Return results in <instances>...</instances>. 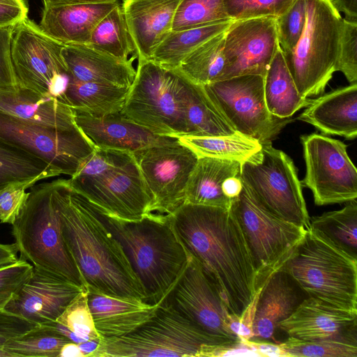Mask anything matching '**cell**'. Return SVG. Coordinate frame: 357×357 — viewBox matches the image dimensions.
I'll return each instance as SVG.
<instances>
[{
	"label": "cell",
	"instance_id": "cell-30",
	"mask_svg": "<svg viewBox=\"0 0 357 357\" xmlns=\"http://www.w3.org/2000/svg\"><path fill=\"white\" fill-rule=\"evenodd\" d=\"M183 103L185 135L225 136L237 132L209 98L204 86L186 77L183 82Z\"/></svg>",
	"mask_w": 357,
	"mask_h": 357
},
{
	"label": "cell",
	"instance_id": "cell-36",
	"mask_svg": "<svg viewBox=\"0 0 357 357\" xmlns=\"http://www.w3.org/2000/svg\"><path fill=\"white\" fill-rule=\"evenodd\" d=\"M86 45L120 60L126 61L130 55L135 54L121 5L114 8L98 22Z\"/></svg>",
	"mask_w": 357,
	"mask_h": 357
},
{
	"label": "cell",
	"instance_id": "cell-22",
	"mask_svg": "<svg viewBox=\"0 0 357 357\" xmlns=\"http://www.w3.org/2000/svg\"><path fill=\"white\" fill-rule=\"evenodd\" d=\"M241 165L234 160L198 157L188 181L185 203L229 208L243 187Z\"/></svg>",
	"mask_w": 357,
	"mask_h": 357
},
{
	"label": "cell",
	"instance_id": "cell-35",
	"mask_svg": "<svg viewBox=\"0 0 357 357\" xmlns=\"http://www.w3.org/2000/svg\"><path fill=\"white\" fill-rule=\"evenodd\" d=\"M178 141L198 157H212L242 162L261 149L258 141L236 132L225 136L180 135Z\"/></svg>",
	"mask_w": 357,
	"mask_h": 357
},
{
	"label": "cell",
	"instance_id": "cell-54",
	"mask_svg": "<svg viewBox=\"0 0 357 357\" xmlns=\"http://www.w3.org/2000/svg\"><path fill=\"white\" fill-rule=\"evenodd\" d=\"M101 338L91 339L78 344L83 357H92L98 349Z\"/></svg>",
	"mask_w": 357,
	"mask_h": 357
},
{
	"label": "cell",
	"instance_id": "cell-40",
	"mask_svg": "<svg viewBox=\"0 0 357 357\" xmlns=\"http://www.w3.org/2000/svg\"><path fill=\"white\" fill-rule=\"evenodd\" d=\"M280 345L288 356L357 357V336L314 340L288 337Z\"/></svg>",
	"mask_w": 357,
	"mask_h": 357
},
{
	"label": "cell",
	"instance_id": "cell-49",
	"mask_svg": "<svg viewBox=\"0 0 357 357\" xmlns=\"http://www.w3.org/2000/svg\"><path fill=\"white\" fill-rule=\"evenodd\" d=\"M26 0H0V29L15 28L28 18Z\"/></svg>",
	"mask_w": 357,
	"mask_h": 357
},
{
	"label": "cell",
	"instance_id": "cell-9",
	"mask_svg": "<svg viewBox=\"0 0 357 357\" xmlns=\"http://www.w3.org/2000/svg\"><path fill=\"white\" fill-rule=\"evenodd\" d=\"M240 178L264 208L307 229L310 217L297 169L290 157L273 147L271 141L261 143L260 150L241 162Z\"/></svg>",
	"mask_w": 357,
	"mask_h": 357
},
{
	"label": "cell",
	"instance_id": "cell-48",
	"mask_svg": "<svg viewBox=\"0 0 357 357\" xmlns=\"http://www.w3.org/2000/svg\"><path fill=\"white\" fill-rule=\"evenodd\" d=\"M14 29H0V89H15L19 86L11 59Z\"/></svg>",
	"mask_w": 357,
	"mask_h": 357
},
{
	"label": "cell",
	"instance_id": "cell-34",
	"mask_svg": "<svg viewBox=\"0 0 357 357\" xmlns=\"http://www.w3.org/2000/svg\"><path fill=\"white\" fill-rule=\"evenodd\" d=\"M323 213L310 220L308 229L357 259V202Z\"/></svg>",
	"mask_w": 357,
	"mask_h": 357
},
{
	"label": "cell",
	"instance_id": "cell-21",
	"mask_svg": "<svg viewBox=\"0 0 357 357\" xmlns=\"http://www.w3.org/2000/svg\"><path fill=\"white\" fill-rule=\"evenodd\" d=\"M74 112L78 128L98 149L135 153L149 146L169 142L177 137L156 135L121 112L100 116Z\"/></svg>",
	"mask_w": 357,
	"mask_h": 357
},
{
	"label": "cell",
	"instance_id": "cell-6",
	"mask_svg": "<svg viewBox=\"0 0 357 357\" xmlns=\"http://www.w3.org/2000/svg\"><path fill=\"white\" fill-rule=\"evenodd\" d=\"M234 340L203 331L166 298L155 315L133 332L101 338L92 357H199L204 346Z\"/></svg>",
	"mask_w": 357,
	"mask_h": 357
},
{
	"label": "cell",
	"instance_id": "cell-50",
	"mask_svg": "<svg viewBox=\"0 0 357 357\" xmlns=\"http://www.w3.org/2000/svg\"><path fill=\"white\" fill-rule=\"evenodd\" d=\"M35 326L20 316L0 310V347L10 339L24 333Z\"/></svg>",
	"mask_w": 357,
	"mask_h": 357
},
{
	"label": "cell",
	"instance_id": "cell-37",
	"mask_svg": "<svg viewBox=\"0 0 357 357\" xmlns=\"http://www.w3.org/2000/svg\"><path fill=\"white\" fill-rule=\"evenodd\" d=\"M225 31L199 46L182 61L177 70L191 82L202 86L220 80L225 67L223 52Z\"/></svg>",
	"mask_w": 357,
	"mask_h": 357
},
{
	"label": "cell",
	"instance_id": "cell-19",
	"mask_svg": "<svg viewBox=\"0 0 357 357\" xmlns=\"http://www.w3.org/2000/svg\"><path fill=\"white\" fill-rule=\"evenodd\" d=\"M85 287L54 273L33 267L30 278L13 295L3 310L35 325L56 321Z\"/></svg>",
	"mask_w": 357,
	"mask_h": 357
},
{
	"label": "cell",
	"instance_id": "cell-55",
	"mask_svg": "<svg viewBox=\"0 0 357 357\" xmlns=\"http://www.w3.org/2000/svg\"><path fill=\"white\" fill-rule=\"evenodd\" d=\"M58 357H83V355L78 344L68 342L61 347Z\"/></svg>",
	"mask_w": 357,
	"mask_h": 357
},
{
	"label": "cell",
	"instance_id": "cell-38",
	"mask_svg": "<svg viewBox=\"0 0 357 357\" xmlns=\"http://www.w3.org/2000/svg\"><path fill=\"white\" fill-rule=\"evenodd\" d=\"M61 175L42 159L0 142V188L20 181L37 182Z\"/></svg>",
	"mask_w": 357,
	"mask_h": 357
},
{
	"label": "cell",
	"instance_id": "cell-33",
	"mask_svg": "<svg viewBox=\"0 0 357 357\" xmlns=\"http://www.w3.org/2000/svg\"><path fill=\"white\" fill-rule=\"evenodd\" d=\"M233 21L227 20L181 31H171L150 60L162 67L177 69L190 53L210 38L227 31Z\"/></svg>",
	"mask_w": 357,
	"mask_h": 357
},
{
	"label": "cell",
	"instance_id": "cell-24",
	"mask_svg": "<svg viewBox=\"0 0 357 357\" xmlns=\"http://www.w3.org/2000/svg\"><path fill=\"white\" fill-rule=\"evenodd\" d=\"M181 0H123L121 8L138 60H150L170 33Z\"/></svg>",
	"mask_w": 357,
	"mask_h": 357
},
{
	"label": "cell",
	"instance_id": "cell-17",
	"mask_svg": "<svg viewBox=\"0 0 357 357\" xmlns=\"http://www.w3.org/2000/svg\"><path fill=\"white\" fill-rule=\"evenodd\" d=\"M167 298L205 332L231 340L239 339L231 328L237 317L229 312L215 284L191 256Z\"/></svg>",
	"mask_w": 357,
	"mask_h": 357
},
{
	"label": "cell",
	"instance_id": "cell-52",
	"mask_svg": "<svg viewBox=\"0 0 357 357\" xmlns=\"http://www.w3.org/2000/svg\"><path fill=\"white\" fill-rule=\"evenodd\" d=\"M333 6L340 13L345 15V18L357 21V0H331Z\"/></svg>",
	"mask_w": 357,
	"mask_h": 357
},
{
	"label": "cell",
	"instance_id": "cell-25",
	"mask_svg": "<svg viewBox=\"0 0 357 357\" xmlns=\"http://www.w3.org/2000/svg\"><path fill=\"white\" fill-rule=\"evenodd\" d=\"M119 1L52 4L43 3L40 29L64 46L86 45L98 22Z\"/></svg>",
	"mask_w": 357,
	"mask_h": 357
},
{
	"label": "cell",
	"instance_id": "cell-46",
	"mask_svg": "<svg viewBox=\"0 0 357 357\" xmlns=\"http://www.w3.org/2000/svg\"><path fill=\"white\" fill-rule=\"evenodd\" d=\"M34 180L11 182L0 188V222L13 225L24 206Z\"/></svg>",
	"mask_w": 357,
	"mask_h": 357
},
{
	"label": "cell",
	"instance_id": "cell-5",
	"mask_svg": "<svg viewBox=\"0 0 357 357\" xmlns=\"http://www.w3.org/2000/svg\"><path fill=\"white\" fill-rule=\"evenodd\" d=\"M280 268L290 274L309 297L357 312V259L310 229Z\"/></svg>",
	"mask_w": 357,
	"mask_h": 357
},
{
	"label": "cell",
	"instance_id": "cell-23",
	"mask_svg": "<svg viewBox=\"0 0 357 357\" xmlns=\"http://www.w3.org/2000/svg\"><path fill=\"white\" fill-rule=\"evenodd\" d=\"M278 328L288 337L302 340L357 336V312L338 309L308 297L279 324Z\"/></svg>",
	"mask_w": 357,
	"mask_h": 357
},
{
	"label": "cell",
	"instance_id": "cell-27",
	"mask_svg": "<svg viewBox=\"0 0 357 357\" xmlns=\"http://www.w3.org/2000/svg\"><path fill=\"white\" fill-rule=\"evenodd\" d=\"M62 55L69 77L79 82L130 87L136 76L133 54L126 61L114 58L88 45H66Z\"/></svg>",
	"mask_w": 357,
	"mask_h": 357
},
{
	"label": "cell",
	"instance_id": "cell-14",
	"mask_svg": "<svg viewBox=\"0 0 357 357\" xmlns=\"http://www.w3.org/2000/svg\"><path fill=\"white\" fill-rule=\"evenodd\" d=\"M150 199L149 213L170 215L185 203L197 155L178 137L132 153Z\"/></svg>",
	"mask_w": 357,
	"mask_h": 357
},
{
	"label": "cell",
	"instance_id": "cell-1",
	"mask_svg": "<svg viewBox=\"0 0 357 357\" xmlns=\"http://www.w3.org/2000/svg\"><path fill=\"white\" fill-rule=\"evenodd\" d=\"M167 215L188 254L215 284L229 312L240 318L257 295L256 274L230 207L184 203Z\"/></svg>",
	"mask_w": 357,
	"mask_h": 357
},
{
	"label": "cell",
	"instance_id": "cell-11",
	"mask_svg": "<svg viewBox=\"0 0 357 357\" xmlns=\"http://www.w3.org/2000/svg\"><path fill=\"white\" fill-rule=\"evenodd\" d=\"M63 47L29 18L15 26L11 59L19 85L64 105L69 72Z\"/></svg>",
	"mask_w": 357,
	"mask_h": 357
},
{
	"label": "cell",
	"instance_id": "cell-16",
	"mask_svg": "<svg viewBox=\"0 0 357 357\" xmlns=\"http://www.w3.org/2000/svg\"><path fill=\"white\" fill-rule=\"evenodd\" d=\"M68 179L75 191L108 215L135 220L149 214L150 199L134 155L98 176Z\"/></svg>",
	"mask_w": 357,
	"mask_h": 357
},
{
	"label": "cell",
	"instance_id": "cell-26",
	"mask_svg": "<svg viewBox=\"0 0 357 357\" xmlns=\"http://www.w3.org/2000/svg\"><path fill=\"white\" fill-rule=\"evenodd\" d=\"M161 303L151 304L135 297L88 293L89 307L101 338L118 337L133 332L155 315Z\"/></svg>",
	"mask_w": 357,
	"mask_h": 357
},
{
	"label": "cell",
	"instance_id": "cell-42",
	"mask_svg": "<svg viewBox=\"0 0 357 357\" xmlns=\"http://www.w3.org/2000/svg\"><path fill=\"white\" fill-rule=\"evenodd\" d=\"M88 293L86 288L79 292L56 320L85 340L101 338L96 329L89 307Z\"/></svg>",
	"mask_w": 357,
	"mask_h": 357
},
{
	"label": "cell",
	"instance_id": "cell-32",
	"mask_svg": "<svg viewBox=\"0 0 357 357\" xmlns=\"http://www.w3.org/2000/svg\"><path fill=\"white\" fill-rule=\"evenodd\" d=\"M130 87L79 82L69 77L64 105L75 111L100 116L121 112Z\"/></svg>",
	"mask_w": 357,
	"mask_h": 357
},
{
	"label": "cell",
	"instance_id": "cell-43",
	"mask_svg": "<svg viewBox=\"0 0 357 357\" xmlns=\"http://www.w3.org/2000/svg\"><path fill=\"white\" fill-rule=\"evenodd\" d=\"M226 14L233 20L264 17H279L295 0H222Z\"/></svg>",
	"mask_w": 357,
	"mask_h": 357
},
{
	"label": "cell",
	"instance_id": "cell-31",
	"mask_svg": "<svg viewBox=\"0 0 357 357\" xmlns=\"http://www.w3.org/2000/svg\"><path fill=\"white\" fill-rule=\"evenodd\" d=\"M264 93L269 112L281 119L291 118L297 111L307 107L312 100L298 92L280 47L264 76Z\"/></svg>",
	"mask_w": 357,
	"mask_h": 357
},
{
	"label": "cell",
	"instance_id": "cell-8",
	"mask_svg": "<svg viewBox=\"0 0 357 357\" xmlns=\"http://www.w3.org/2000/svg\"><path fill=\"white\" fill-rule=\"evenodd\" d=\"M138 61L136 76L121 112L156 135H185L184 75L151 60Z\"/></svg>",
	"mask_w": 357,
	"mask_h": 357
},
{
	"label": "cell",
	"instance_id": "cell-13",
	"mask_svg": "<svg viewBox=\"0 0 357 357\" xmlns=\"http://www.w3.org/2000/svg\"><path fill=\"white\" fill-rule=\"evenodd\" d=\"M0 142L42 159L70 177L96 149L78 126L56 129L2 112Z\"/></svg>",
	"mask_w": 357,
	"mask_h": 357
},
{
	"label": "cell",
	"instance_id": "cell-18",
	"mask_svg": "<svg viewBox=\"0 0 357 357\" xmlns=\"http://www.w3.org/2000/svg\"><path fill=\"white\" fill-rule=\"evenodd\" d=\"M276 17L234 20L224 38L225 67L220 79L257 74L265 76L280 47Z\"/></svg>",
	"mask_w": 357,
	"mask_h": 357
},
{
	"label": "cell",
	"instance_id": "cell-28",
	"mask_svg": "<svg viewBox=\"0 0 357 357\" xmlns=\"http://www.w3.org/2000/svg\"><path fill=\"white\" fill-rule=\"evenodd\" d=\"M300 114V121L310 123L326 135L357 137V83L341 87L312 99Z\"/></svg>",
	"mask_w": 357,
	"mask_h": 357
},
{
	"label": "cell",
	"instance_id": "cell-53",
	"mask_svg": "<svg viewBox=\"0 0 357 357\" xmlns=\"http://www.w3.org/2000/svg\"><path fill=\"white\" fill-rule=\"evenodd\" d=\"M18 251L15 244L0 243V268L12 264L18 259Z\"/></svg>",
	"mask_w": 357,
	"mask_h": 357
},
{
	"label": "cell",
	"instance_id": "cell-7",
	"mask_svg": "<svg viewBox=\"0 0 357 357\" xmlns=\"http://www.w3.org/2000/svg\"><path fill=\"white\" fill-rule=\"evenodd\" d=\"M303 33L294 50L284 53L289 73L304 97L322 93L335 72L342 17L331 0H305Z\"/></svg>",
	"mask_w": 357,
	"mask_h": 357
},
{
	"label": "cell",
	"instance_id": "cell-56",
	"mask_svg": "<svg viewBox=\"0 0 357 357\" xmlns=\"http://www.w3.org/2000/svg\"><path fill=\"white\" fill-rule=\"evenodd\" d=\"M43 3L52 4H71L81 3H97L107 1H119V0H43Z\"/></svg>",
	"mask_w": 357,
	"mask_h": 357
},
{
	"label": "cell",
	"instance_id": "cell-29",
	"mask_svg": "<svg viewBox=\"0 0 357 357\" xmlns=\"http://www.w3.org/2000/svg\"><path fill=\"white\" fill-rule=\"evenodd\" d=\"M0 112L56 129L77 126L70 107L20 85L15 89H0Z\"/></svg>",
	"mask_w": 357,
	"mask_h": 357
},
{
	"label": "cell",
	"instance_id": "cell-41",
	"mask_svg": "<svg viewBox=\"0 0 357 357\" xmlns=\"http://www.w3.org/2000/svg\"><path fill=\"white\" fill-rule=\"evenodd\" d=\"M227 20L231 19L226 14L222 0H181L172 31H181Z\"/></svg>",
	"mask_w": 357,
	"mask_h": 357
},
{
	"label": "cell",
	"instance_id": "cell-4",
	"mask_svg": "<svg viewBox=\"0 0 357 357\" xmlns=\"http://www.w3.org/2000/svg\"><path fill=\"white\" fill-rule=\"evenodd\" d=\"M60 178L33 185L12 235L20 258L84 287L65 243L59 211Z\"/></svg>",
	"mask_w": 357,
	"mask_h": 357
},
{
	"label": "cell",
	"instance_id": "cell-20",
	"mask_svg": "<svg viewBox=\"0 0 357 357\" xmlns=\"http://www.w3.org/2000/svg\"><path fill=\"white\" fill-rule=\"evenodd\" d=\"M309 296L287 271L273 273L255 296L253 336L249 340L280 343L279 324L291 315Z\"/></svg>",
	"mask_w": 357,
	"mask_h": 357
},
{
	"label": "cell",
	"instance_id": "cell-10",
	"mask_svg": "<svg viewBox=\"0 0 357 357\" xmlns=\"http://www.w3.org/2000/svg\"><path fill=\"white\" fill-rule=\"evenodd\" d=\"M230 208L241 227L256 274L257 292L290 257L307 229L272 214L242 187Z\"/></svg>",
	"mask_w": 357,
	"mask_h": 357
},
{
	"label": "cell",
	"instance_id": "cell-57",
	"mask_svg": "<svg viewBox=\"0 0 357 357\" xmlns=\"http://www.w3.org/2000/svg\"><path fill=\"white\" fill-rule=\"evenodd\" d=\"M0 357H13V356L3 347H0Z\"/></svg>",
	"mask_w": 357,
	"mask_h": 357
},
{
	"label": "cell",
	"instance_id": "cell-47",
	"mask_svg": "<svg viewBox=\"0 0 357 357\" xmlns=\"http://www.w3.org/2000/svg\"><path fill=\"white\" fill-rule=\"evenodd\" d=\"M33 271V265L20 257L16 261L0 268V310H3L13 295L30 278Z\"/></svg>",
	"mask_w": 357,
	"mask_h": 357
},
{
	"label": "cell",
	"instance_id": "cell-15",
	"mask_svg": "<svg viewBox=\"0 0 357 357\" xmlns=\"http://www.w3.org/2000/svg\"><path fill=\"white\" fill-rule=\"evenodd\" d=\"M305 174L302 186L309 188L318 206L340 204L357 198V170L347 145L325 135L301 137Z\"/></svg>",
	"mask_w": 357,
	"mask_h": 357
},
{
	"label": "cell",
	"instance_id": "cell-39",
	"mask_svg": "<svg viewBox=\"0 0 357 357\" xmlns=\"http://www.w3.org/2000/svg\"><path fill=\"white\" fill-rule=\"evenodd\" d=\"M54 322L36 325L8 340L3 348L13 357H58L61 347L71 341L56 328Z\"/></svg>",
	"mask_w": 357,
	"mask_h": 357
},
{
	"label": "cell",
	"instance_id": "cell-2",
	"mask_svg": "<svg viewBox=\"0 0 357 357\" xmlns=\"http://www.w3.org/2000/svg\"><path fill=\"white\" fill-rule=\"evenodd\" d=\"M59 211L65 243L88 291L146 301L122 245L68 178H60Z\"/></svg>",
	"mask_w": 357,
	"mask_h": 357
},
{
	"label": "cell",
	"instance_id": "cell-12",
	"mask_svg": "<svg viewBox=\"0 0 357 357\" xmlns=\"http://www.w3.org/2000/svg\"><path fill=\"white\" fill-rule=\"evenodd\" d=\"M264 76L247 74L218 80L204 88L236 132L259 143L271 141L291 118L269 112L264 93Z\"/></svg>",
	"mask_w": 357,
	"mask_h": 357
},
{
	"label": "cell",
	"instance_id": "cell-45",
	"mask_svg": "<svg viewBox=\"0 0 357 357\" xmlns=\"http://www.w3.org/2000/svg\"><path fill=\"white\" fill-rule=\"evenodd\" d=\"M305 0H295L289 10L276 19L279 45L284 53L291 52L305 26Z\"/></svg>",
	"mask_w": 357,
	"mask_h": 357
},
{
	"label": "cell",
	"instance_id": "cell-3",
	"mask_svg": "<svg viewBox=\"0 0 357 357\" xmlns=\"http://www.w3.org/2000/svg\"><path fill=\"white\" fill-rule=\"evenodd\" d=\"M96 209L122 245L143 286L146 301L151 304L162 302L174 287L190 258L168 215L149 213L138 220H125Z\"/></svg>",
	"mask_w": 357,
	"mask_h": 357
},
{
	"label": "cell",
	"instance_id": "cell-51",
	"mask_svg": "<svg viewBox=\"0 0 357 357\" xmlns=\"http://www.w3.org/2000/svg\"><path fill=\"white\" fill-rule=\"evenodd\" d=\"M246 342L253 348L259 356H288L280 347V343L248 340H247Z\"/></svg>",
	"mask_w": 357,
	"mask_h": 357
},
{
	"label": "cell",
	"instance_id": "cell-44",
	"mask_svg": "<svg viewBox=\"0 0 357 357\" xmlns=\"http://www.w3.org/2000/svg\"><path fill=\"white\" fill-rule=\"evenodd\" d=\"M340 71L350 84L357 83V21L342 19L335 72Z\"/></svg>",
	"mask_w": 357,
	"mask_h": 357
}]
</instances>
